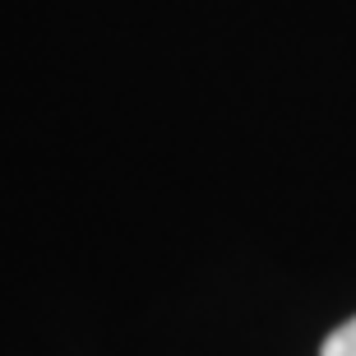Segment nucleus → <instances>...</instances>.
Wrapping results in <instances>:
<instances>
[{
	"mask_svg": "<svg viewBox=\"0 0 356 356\" xmlns=\"http://www.w3.org/2000/svg\"><path fill=\"white\" fill-rule=\"evenodd\" d=\"M315 356H356V310L347 319H338V324L319 338V352Z\"/></svg>",
	"mask_w": 356,
	"mask_h": 356,
	"instance_id": "f257e3e1",
	"label": "nucleus"
}]
</instances>
